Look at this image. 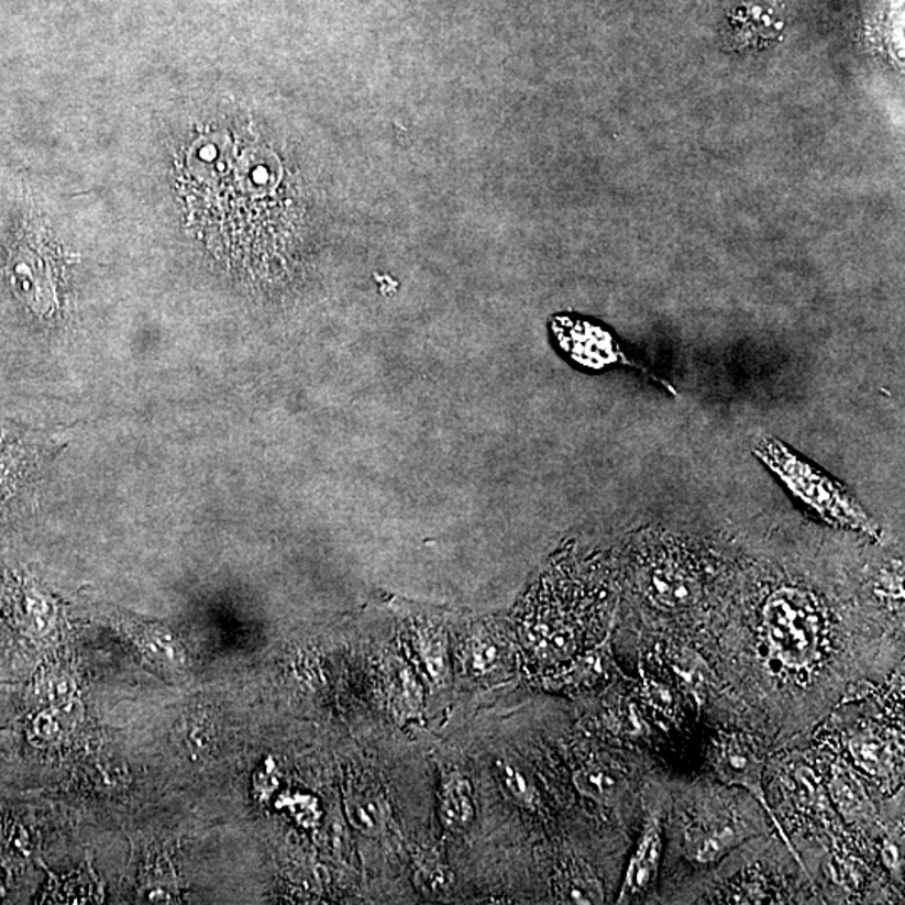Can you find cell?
Listing matches in <instances>:
<instances>
[{"instance_id":"cell-4","label":"cell","mask_w":905,"mask_h":905,"mask_svg":"<svg viewBox=\"0 0 905 905\" xmlns=\"http://www.w3.org/2000/svg\"><path fill=\"white\" fill-rule=\"evenodd\" d=\"M555 334L559 342H561L562 350H564L575 363L582 364V366L585 367H592V369H600V367L609 366V364L614 363L628 364V366L638 367L639 371L648 374L649 377L666 386L673 395H676V391H674L673 386H670V383H666V380L661 379L659 376H654L651 371L645 369L641 364L629 360V357L620 351L619 345L614 342V339L610 338L607 332L600 331L599 328L587 324H574L572 328H564V325H562L561 329H556Z\"/></svg>"},{"instance_id":"cell-15","label":"cell","mask_w":905,"mask_h":905,"mask_svg":"<svg viewBox=\"0 0 905 905\" xmlns=\"http://www.w3.org/2000/svg\"><path fill=\"white\" fill-rule=\"evenodd\" d=\"M418 882L423 884L428 892H441L450 884L446 869L441 863H427L420 867V874H418Z\"/></svg>"},{"instance_id":"cell-8","label":"cell","mask_w":905,"mask_h":905,"mask_svg":"<svg viewBox=\"0 0 905 905\" xmlns=\"http://www.w3.org/2000/svg\"><path fill=\"white\" fill-rule=\"evenodd\" d=\"M440 818L451 831H463L475 820L473 790L462 775H451L441 788Z\"/></svg>"},{"instance_id":"cell-11","label":"cell","mask_w":905,"mask_h":905,"mask_svg":"<svg viewBox=\"0 0 905 905\" xmlns=\"http://www.w3.org/2000/svg\"><path fill=\"white\" fill-rule=\"evenodd\" d=\"M850 753L857 766L869 775L882 779L891 773L894 754H892L891 744L881 737L872 733L859 735L850 743Z\"/></svg>"},{"instance_id":"cell-14","label":"cell","mask_w":905,"mask_h":905,"mask_svg":"<svg viewBox=\"0 0 905 905\" xmlns=\"http://www.w3.org/2000/svg\"><path fill=\"white\" fill-rule=\"evenodd\" d=\"M498 770H500L501 780H504L505 786L510 790L511 795L521 802V804L532 805L536 802V790L532 788L529 782H527L526 776L521 775L517 769H514L511 764L504 763L500 761L498 763Z\"/></svg>"},{"instance_id":"cell-13","label":"cell","mask_w":905,"mask_h":905,"mask_svg":"<svg viewBox=\"0 0 905 905\" xmlns=\"http://www.w3.org/2000/svg\"><path fill=\"white\" fill-rule=\"evenodd\" d=\"M561 887L562 895L572 904H600L604 901L599 881L587 870H569Z\"/></svg>"},{"instance_id":"cell-3","label":"cell","mask_w":905,"mask_h":905,"mask_svg":"<svg viewBox=\"0 0 905 905\" xmlns=\"http://www.w3.org/2000/svg\"><path fill=\"white\" fill-rule=\"evenodd\" d=\"M711 761L713 769L721 782L741 786L757 799L758 805L764 808L770 820L779 828L780 837L795 857L796 862L802 863V859L790 842L788 835L785 834L775 812L770 807L763 786L764 760L760 751L751 743L750 738L741 737V735H722L713 744Z\"/></svg>"},{"instance_id":"cell-2","label":"cell","mask_w":905,"mask_h":905,"mask_svg":"<svg viewBox=\"0 0 905 905\" xmlns=\"http://www.w3.org/2000/svg\"><path fill=\"white\" fill-rule=\"evenodd\" d=\"M763 628L770 651L788 667H808L820 658L821 619L808 592L783 587L763 607Z\"/></svg>"},{"instance_id":"cell-18","label":"cell","mask_w":905,"mask_h":905,"mask_svg":"<svg viewBox=\"0 0 905 905\" xmlns=\"http://www.w3.org/2000/svg\"><path fill=\"white\" fill-rule=\"evenodd\" d=\"M884 860L892 870L898 869V852L894 846H891V843H887V847H885Z\"/></svg>"},{"instance_id":"cell-5","label":"cell","mask_w":905,"mask_h":905,"mask_svg":"<svg viewBox=\"0 0 905 905\" xmlns=\"http://www.w3.org/2000/svg\"><path fill=\"white\" fill-rule=\"evenodd\" d=\"M661 856H663V824H661V818L651 817L642 830L634 856L629 862L622 892H620L622 901L644 894L654 884Z\"/></svg>"},{"instance_id":"cell-9","label":"cell","mask_w":905,"mask_h":905,"mask_svg":"<svg viewBox=\"0 0 905 905\" xmlns=\"http://www.w3.org/2000/svg\"><path fill=\"white\" fill-rule=\"evenodd\" d=\"M831 798L849 820L867 818L872 815V804L852 770L837 764L834 769V779L830 783Z\"/></svg>"},{"instance_id":"cell-17","label":"cell","mask_w":905,"mask_h":905,"mask_svg":"<svg viewBox=\"0 0 905 905\" xmlns=\"http://www.w3.org/2000/svg\"><path fill=\"white\" fill-rule=\"evenodd\" d=\"M497 661V645L494 641H476L472 648V664L475 670H486Z\"/></svg>"},{"instance_id":"cell-16","label":"cell","mask_w":905,"mask_h":905,"mask_svg":"<svg viewBox=\"0 0 905 905\" xmlns=\"http://www.w3.org/2000/svg\"><path fill=\"white\" fill-rule=\"evenodd\" d=\"M642 694L648 699L649 705L661 711L670 713L673 709L674 698L671 691L663 684L654 683V681H644L642 684Z\"/></svg>"},{"instance_id":"cell-7","label":"cell","mask_w":905,"mask_h":905,"mask_svg":"<svg viewBox=\"0 0 905 905\" xmlns=\"http://www.w3.org/2000/svg\"><path fill=\"white\" fill-rule=\"evenodd\" d=\"M574 785L582 795L600 805H616L628 793V780L612 764L588 763L574 773Z\"/></svg>"},{"instance_id":"cell-6","label":"cell","mask_w":905,"mask_h":905,"mask_svg":"<svg viewBox=\"0 0 905 905\" xmlns=\"http://www.w3.org/2000/svg\"><path fill=\"white\" fill-rule=\"evenodd\" d=\"M644 587L649 599L666 610L686 609L698 599V584L676 562L654 565L648 572Z\"/></svg>"},{"instance_id":"cell-1","label":"cell","mask_w":905,"mask_h":905,"mask_svg":"<svg viewBox=\"0 0 905 905\" xmlns=\"http://www.w3.org/2000/svg\"><path fill=\"white\" fill-rule=\"evenodd\" d=\"M753 453L770 472L775 473L783 485L821 520L839 529L863 533L872 540H881L878 521L850 495L846 486L810 463L799 459L795 451L776 438L764 437L754 444Z\"/></svg>"},{"instance_id":"cell-10","label":"cell","mask_w":905,"mask_h":905,"mask_svg":"<svg viewBox=\"0 0 905 905\" xmlns=\"http://www.w3.org/2000/svg\"><path fill=\"white\" fill-rule=\"evenodd\" d=\"M748 839V831L735 825H716L694 835L689 842V852L696 862L713 863L733 850L738 843Z\"/></svg>"},{"instance_id":"cell-12","label":"cell","mask_w":905,"mask_h":905,"mask_svg":"<svg viewBox=\"0 0 905 905\" xmlns=\"http://www.w3.org/2000/svg\"><path fill=\"white\" fill-rule=\"evenodd\" d=\"M345 810H347L351 824L369 837L385 830L386 821H388V812H386L383 799L371 793H351L345 799Z\"/></svg>"}]
</instances>
